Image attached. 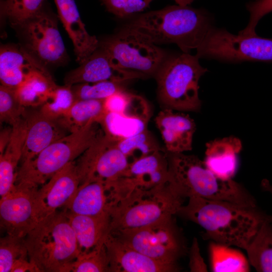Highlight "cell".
<instances>
[{
  "label": "cell",
  "mask_w": 272,
  "mask_h": 272,
  "mask_svg": "<svg viewBox=\"0 0 272 272\" xmlns=\"http://www.w3.org/2000/svg\"><path fill=\"white\" fill-rule=\"evenodd\" d=\"M177 214L200 226L206 239L243 249L268 218L255 208L197 196L188 198Z\"/></svg>",
  "instance_id": "6da1fadb"
},
{
  "label": "cell",
  "mask_w": 272,
  "mask_h": 272,
  "mask_svg": "<svg viewBox=\"0 0 272 272\" xmlns=\"http://www.w3.org/2000/svg\"><path fill=\"white\" fill-rule=\"evenodd\" d=\"M212 23L205 11L177 5L141 15L124 29L154 44L174 43L189 53L200 45Z\"/></svg>",
  "instance_id": "7a4b0ae2"
},
{
  "label": "cell",
  "mask_w": 272,
  "mask_h": 272,
  "mask_svg": "<svg viewBox=\"0 0 272 272\" xmlns=\"http://www.w3.org/2000/svg\"><path fill=\"white\" fill-rule=\"evenodd\" d=\"M167 156L170 183L182 198L197 196L256 207L255 199L242 186L232 179L219 178L196 156L169 152Z\"/></svg>",
  "instance_id": "3957f363"
},
{
  "label": "cell",
  "mask_w": 272,
  "mask_h": 272,
  "mask_svg": "<svg viewBox=\"0 0 272 272\" xmlns=\"http://www.w3.org/2000/svg\"><path fill=\"white\" fill-rule=\"evenodd\" d=\"M25 238L29 259L39 272H66L79 254L64 209L38 222Z\"/></svg>",
  "instance_id": "277c9868"
},
{
  "label": "cell",
  "mask_w": 272,
  "mask_h": 272,
  "mask_svg": "<svg viewBox=\"0 0 272 272\" xmlns=\"http://www.w3.org/2000/svg\"><path fill=\"white\" fill-rule=\"evenodd\" d=\"M184 199L174 190L169 180L158 187L135 190L113 203L109 211L108 233L172 217L177 214Z\"/></svg>",
  "instance_id": "5b68a950"
},
{
  "label": "cell",
  "mask_w": 272,
  "mask_h": 272,
  "mask_svg": "<svg viewBox=\"0 0 272 272\" xmlns=\"http://www.w3.org/2000/svg\"><path fill=\"white\" fill-rule=\"evenodd\" d=\"M104 134L100 122L92 121L79 130L57 140L33 159L21 164L15 183H24L39 188Z\"/></svg>",
  "instance_id": "8992f818"
},
{
  "label": "cell",
  "mask_w": 272,
  "mask_h": 272,
  "mask_svg": "<svg viewBox=\"0 0 272 272\" xmlns=\"http://www.w3.org/2000/svg\"><path fill=\"white\" fill-rule=\"evenodd\" d=\"M199 57L183 52L167 57L154 76L159 100L165 108L178 111H199L198 82L207 69Z\"/></svg>",
  "instance_id": "52a82bcc"
},
{
  "label": "cell",
  "mask_w": 272,
  "mask_h": 272,
  "mask_svg": "<svg viewBox=\"0 0 272 272\" xmlns=\"http://www.w3.org/2000/svg\"><path fill=\"white\" fill-rule=\"evenodd\" d=\"M108 234L155 260L176 266L178 260L187 252L184 238L173 216Z\"/></svg>",
  "instance_id": "ba28073f"
},
{
  "label": "cell",
  "mask_w": 272,
  "mask_h": 272,
  "mask_svg": "<svg viewBox=\"0 0 272 272\" xmlns=\"http://www.w3.org/2000/svg\"><path fill=\"white\" fill-rule=\"evenodd\" d=\"M196 55L221 61L238 62L245 61L272 62V38L257 34L244 36L233 34L224 29L213 26L209 30Z\"/></svg>",
  "instance_id": "9c48e42d"
},
{
  "label": "cell",
  "mask_w": 272,
  "mask_h": 272,
  "mask_svg": "<svg viewBox=\"0 0 272 272\" xmlns=\"http://www.w3.org/2000/svg\"><path fill=\"white\" fill-rule=\"evenodd\" d=\"M117 67L154 76L167 58L164 51L124 29L99 44Z\"/></svg>",
  "instance_id": "30bf717a"
},
{
  "label": "cell",
  "mask_w": 272,
  "mask_h": 272,
  "mask_svg": "<svg viewBox=\"0 0 272 272\" xmlns=\"http://www.w3.org/2000/svg\"><path fill=\"white\" fill-rule=\"evenodd\" d=\"M20 28L25 48L45 65L58 64L66 58V52L56 20L42 10Z\"/></svg>",
  "instance_id": "8fae6325"
},
{
  "label": "cell",
  "mask_w": 272,
  "mask_h": 272,
  "mask_svg": "<svg viewBox=\"0 0 272 272\" xmlns=\"http://www.w3.org/2000/svg\"><path fill=\"white\" fill-rule=\"evenodd\" d=\"M168 152L163 149L135 159L110 186L115 195L122 198L137 189L162 185L169 179Z\"/></svg>",
  "instance_id": "7c38bea8"
},
{
  "label": "cell",
  "mask_w": 272,
  "mask_h": 272,
  "mask_svg": "<svg viewBox=\"0 0 272 272\" xmlns=\"http://www.w3.org/2000/svg\"><path fill=\"white\" fill-rule=\"evenodd\" d=\"M38 188L16 183L7 194L1 197V228L7 234L25 237L37 225L34 199Z\"/></svg>",
  "instance_id": "4fadbf2b"
},
{
  "label": "cell",
  "mask_w": 272,
  "mask_h": 272,
  "mask_svg": "<svg viewBox=\"0 0 272 272\" xmlns=\"http://www.w3.org/2000/svg\"><path fill=\"white\" fill-rule=\"evenodd\" d=\"M80 184L74 161L56 172L37 190L34 199V216L37 222L63 208L73 197Z\"/></svg>",
  "instance_id": "5bb4252c"
},
{
  "label": "cell",
  "mask_w": 272,
  "mask_h": 272,
  "mask_svg": "<svg viewBox=\"0 0 272 272\" xmlns=\"http://www.w3.org/2000/svg\"><path fill=\"white\" fill-rule=\"evenodd\" d=\"M144 74L119 69L113 63L110 56L99 46L80 66L69 72L64 78V85L72 86L81 83L111 81L120 83L144 78Z\"/></svg>",
  "instance_id": "9a60e30c"
},
{
  "label": "cell",
  "mask_w": 272,
  "mask_h": 272,
  "mask_svg": "<svg viewBox=\"0 0 272 272\" xmlns=\"http://www.w3.org/2000/svg\"><path fill=\"white\" fill-rule=\"evenodd\" d=\"M110 271L171 272L178 266L155 260L127 245L116 237L107 234L104 240Z\"/></svg>",
  "instance_id": "2e32d148"
},
{
  "label": "cell",
  "mask_w": 272,
  "mask_h": 272,
  "mask_svg": "<svg viewBox=\"0 0 272 272\" xmlns=\"http://www.w3.org/2000/svg\"><path fill=\"white\" fill-rule=\"evenodd\" d=\"M26 135L21 164L30 161L51 144L66 135V130L41 110H26Z\"/></svg>",
  "instance_id": "e0dca14e"
},
{
  "label": "cell",
  "mask_w": 272,
  "mask_h": 272,
  "mask_svg": "<svg viewBox=\"0 0 272 272\" xmlns=\"http://www.w3.org/2000/svg\"><path fill=\"white\" fill-rule=\"evenodd\" d=\"M48 71L25 47L3 45L0 49L1 85L14 89L32 76Z\"/></svg>",
  "instance_id": "ac0fdd59"
},
{
  "label": "cell",
  "mask_w": 272,
  "mask_h": 272,
  "mask_svg": "<svg viewBox=\"0 0 272 272\" xmlns=\"http://www.w3.org/2000/svg\"><path fill=\"white\" fill-rule=\"evenodd\" d=\"M165 108L157 115L155 124L169 153H183L191 150L196 125L188 114Z\"/></svg>",
  "instance_id": "d6986e66"
},
{
  "label": "cell",
  "mask_w": 272,
  "mask_h": 272,
  "mask_svg": "<svg viewBox=\"0 0 272 272\" xmlns=\"http://www.w3.org/2000/svg\"><path fill=\"white\" fill-rule=\"evenodd\" d=\"M58 15L71 39L76 60L81 64L99 46L94 35H90L82 21L75 0H54Z\"/></svg>",
  "instance_id": "ffe728a7"
},
{
  "label": "cell",
  "mask_w": 272,
  "mask_h": 272,
  "mask_svg": "<svg viewBox=\"0 0 272 272\" xmlns=\"http://www.w3.org/2000/svg\"><path fill=\"white\" fill-rule=\"evenodd\" d=\"M113 204L110 192L105 182L93 179L81 184L63 208L75 214L99 216L109 214Z\"/></svg>",
  "instance_id": "44dd1931"
},
{
  "label": "cell",
  "mask_w": 272,
  "mask_h": 272,
  "mask_svg": "<svg viewBox=\"0 0 272 272\" xmlns=\"http://www.w3.org/2000/svg\"><path fill=\"white\" fill-rule=\"evenodd\" d=\"M242 143L235 137H228L209 142L206 144L203 163L219 178L232 179L237 167V155Z\"/></svg>",
  "instance_id": "7402d4cb"
},
{
  "label": "cell",
  "mask_w": 272,
  "mask_h": 272,
  "mask_svg": "<svg viewBox=\"0 0 272 272\" xmlns=\"http://www.w3.org/2000/svg\"><path fill=\"white\" fill-rule=\"evenodd\" d=\"M64 209L74 232L79 254L104 244L105 237L108 233L109 214L89 216L73 214Z\"/></svg>",
  "instance_id": "603a6c76"
},
{
  "label": "cell",
  "mask_w": 272,
  "mask_h": 272,
  "mask_svg": "<svg viewBox=\"0 0 272 272\" xmlns=\"http://www.w3.org/2000/svg\"><path fill=\"white\" fill-rule=\"evenodd\" d=\"M112 140L106 144L98 155L89 180L97 179L105 183L120 177L127 170L130 162L128 157Z\"/></svg>",
  "instance_id": "cb8c5ba5"
},
{
  "label": "cell",
  "mask_w": 272,
  "mask_h": 272,
  "mask_svg": "<svg viewBox=\"0 0 272 272\" xmlns=\"http://www.w3.org/2000/svg\"><path fill=\"white\" fill-rule=\"evenodd\" d=\"M25 131L20 127L13 129L10 141L4 151L0 153V195L7 194L15 185L20 162Z\"/></svg>",
  "instance_id": "d4e9b609"
},
{
  "label": "cell",
  "mask_w": 272,
  "mask_h": 272,
  "mask_svg": "<svg viewBox=\"0 0 272 272\" xmlns=\"http://www.w3.org/2000/svg\"><path fill=\"white\" fill-rule=\"evenodd\" d=\"M107 113L105 99L78 100L75 101L56 121L71 133L92 121L100 122Z\"/></svg>",
  "instance_id": "484cf974"
},
{
  "label": "cell",
  "mask_w": 272,
  "mask_h": 272,
  "mask_svg": "<svg viewBox=\"0 0 272 272\" xmlns=\"http://www.w3.org/2000/svg\"><path fill=\"white\" fill-rule=\"evenodd\" d=\"M268 217L249 243L246 251L250 264L257 271L272 272V225Z\"/></svg>",
  "instance_id": "4316f807"
},
{
  "label": "cell",
  "mask_w": 272,
  "mask_h": 272,
  "mask_svg": "<svg viewBox=\"0 0 272 272\" xmlns=\"http://www.w3.org/2000/svg\"><path fill=\"white\" fill-rule=\"evenodd\" d=\"M57 87L49 73L35 74L15 89L17 97L25 107L42 105Z\"/></svg>",
  "instance_id": "83f0119b"
},
{
  "label": "cell",
  "mask_w": 272,
  "mask_h": 272,
  "mask_svg": "<svg viewBox=\"0 0 272 272\" xmlns=\"http://www.w3.org/2000/svg\"><path fill=\"white\" fill-rule=\"evenodd\" d=\"M212 270L214 272H247L249 262L239 251L215 242L209 245Z\"/></svg>",
  "instance_id": "f1b7e54d"
},
{
  "label": "cell",
  "mask_w": 272,
  "mask_h": 272,
  "mask_svg": "<svg viewBox=\"0 0 272 272\" xmlns=\"http://www.w3.org/2000/svg\"><path fill=\"white\" fill-rule=\"evenodd\" d=\"M148 121L146 119L108 112L100 123L105 133L118 142L147 129Z\"/></svg>",
  "instance_id": "f546056e"
},
{
  "label": "cell",
  "mask_w": 272,
  "mask_h": 272,
  "mask_svg": "<svg viewBox=\"0 0 272 272\" xmlns=\"http://www.w3.org/2000/svg\"><path fill=\"white\" fill-rule=\"evenodd\" d=\"M44 1L4 0L1 3V15L20 27L42 10Z\"/></svg>",
  "instance_id": "4dcf8cb0"
},
{
  "label": "cell",
  "mask_w": 272,
  "mask_h": 272,
  "mask_svg": "<svg viewBox=\"0 0 272 272\" xmlns=\"http://www.w3.org/2000/svg\"><path fill=\"white\" fill-rule=\"evenodd\" d=\"M116 146L128 159L132 158V161L162 150L147 129L118 141Z\"/></svg>",
  "instance_id": "1f68e13d"
},
{
  "label": "cell",
  "mask_w": 272,
  "mask_h": 272,
  "mask_svg": "<svg viewBox=\"0 0 272 272\" xmlns=\"http://www.w3.org/2000/svg\"><path fill=\"white\" fill-rule=\"evenodd\" d=\"M110 271L105 244L88 252L80 254L67 266L66 272Z\"/></svg>",
  "instance_id": "d6a6232c"
},
{
  "label": "cell",
  "mask_w": 272,
  "mask_h": 272,
  "mask_svg": "<svg viewBox=\"0 0 272 272\" xmlns=\"http://www.w3.org/2000/svg\"><path fill=\"white\" fill-rule=\"evenodd\" d=\"M120 83L104 81L92 83H81L71 86L75 101L83 100H103L113 94L124 90Z\"/></svg>",
  "instance_id": "836d02e7"
},
{
  "label": "cell",
  "mask_w": 272,
  "mask_h": 272,
  "mask_svg": "<svg viewBox=\"0 0 272 272\" xmlns=\"http://www.w3.org/2000/svg\"><path fill=\"white\" fill-rule=\"evenodd\" d=\"M25 237L7 234L0 239V271L11 272L15 262L28 256Z\"/></svg>",
  "instance_id": "e575fe53"
},
{
  "label": "cell",
  "mask_w": 272,
  "mask_h": 272,
  "mask_svg": "<svg viewBox=\"0 0 272 272\" xmlns=\"http://www.w3.org/2000/svg\"><path fill=\"white\" fill-rule=\"evenodd\" d=\"M18 100L15 89L0 86V121L13 126L23 117L26 109Z\"/></svg>",
  "instance_id": "d590c367"
},
{
  "label": "cell",
  "mask_w": 272,
  "mask_h": 272,
  "mask_svg": "<svg viewBox=\"0 0 272 272\" xmlns=\"http://www.w3.org/2000/svg\"><path fill=\"white\" fill-rule=\"evenodd\" d=\"M74 102L71 87L57 86L40 110L46 116L56 121Z\"/></svg>",
  "instance_id": "8d00e7d4"
},
{
  "label": "cell",
  "mask_w": 272,
  "mask_h": 272,
  "mask_svg": "<svg viewBox=\"0 0 272 272\" xmlns=\"http://www.w3.org/2000/svg\"><path fill=\"white\" fill-rule=\"evenodd\" d=\"M107 10L119 18L140 13L153 0H101Z\"/></svg>",
  "instance_id": "74e56055"
},
{
  "label": "cell",
  "mask_w": 272,
  "mask_h": 272,
  "mask_svg": "<svg viewBox=\"0 0 272 272\" xmlns=\"http://www.w3.org/2000/svg\"><path fill=\"white\" fill-rule=\"evenodd\" d=\"M250 13L247 26L238 34L244 36L256 35L255 28L259 20L265 15L272 12V0H255L246 6Z\"/></svg>",
  "instance_id": "f35d334b"
},
{
  "label": "cell",
  "mask_w": 272,
  "mask_h": 272,
  "mask_svg": "<svg viewBox=\"0 0 272 272\" xmlns=\"http://www.w3.org/2000/svg\"><path fill=\"white\" fill-rule=\"evenodd\" d=\"M189 267L190 271L205 272L207 271V266L200 253L197 240L194 238L192 245L189 249Z\"/></svg>",
  "instance_id": "ab89813d"
},
{
  "label": "cell",
  "mask_w": 272,
  "mask_h": 272,
  "mask_svg": "<svg viewBox=\"0 0 272 272\" xmlns=\"http://www.w3.org/2000/svg\"><path fill=\"white\" fill-rule=\"evenodd\" d=\"M39 272L36 266L31 262L29 256L17 260L14 263L11 272Z\"/></svg>",
  "instance_id": "60d3db41"
},
{
  "label": "cell",
  "mask_w": 272,
  "mask_h": 272,
  "mask_svg": "<svg viewBox=\"0 0 272 272\" xmlns=\"http://www.w3.org/2000/svg\"><path fill=\"white\" fill-rule=\"evenodd\" d=\"M12 131L11 128H7L1 132L0 137V153H3L5 150L11 138Z\"/></svg>",
  "instance_id": "b9f144b4"
},
{
  "label": "cell",
  "mask_w": 272,
  "mask_h": 272,
  "mask_svg": "<svg viewBox=\"0 0 272 272\" xmlns=\"http://www.w3.org/2000/svg\"><path fill=\"white\" fill-rule=\"evenodd\" d=\"M261 187L263 190L272 194V184L266 179H264L261 181Z\"/></svg>",
  "instance_id": "7bdbcfd3"
},
{
  "label": "cell",
  "mask_w": 272,
  "mask_h": 272,
  "mask_svg": "<svg viewBox=\"0 0 272 272\" xmlns=\"http://www.w3.org/2000/svg\"><path fill=\"white\" fill-rule=\"evenodd\" d=\"M177 5L180 6H189L195 0H174Z\"/></svg>",
  "instance_id": "ee69618b"
}]
</instances>
